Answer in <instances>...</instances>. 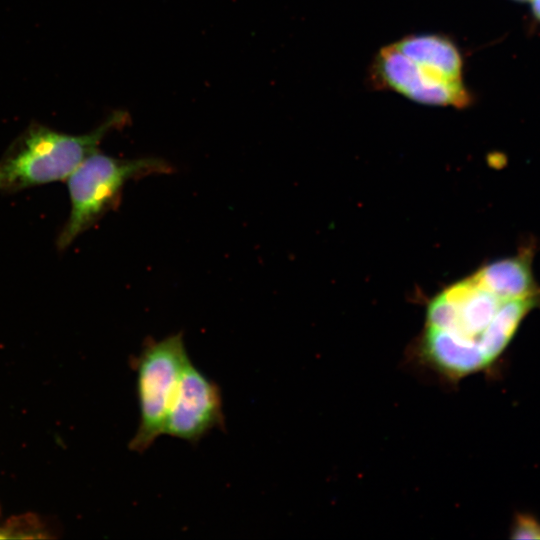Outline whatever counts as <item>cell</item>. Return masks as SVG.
Returning a JSON list of instances; mask_svg holds the SVG:
<instances>
[{
	"instance_id": "cell-1",
	"label": "cell",
	"mask_w": 540,
	"mask_h": 540,
	"mask_svg": "<svg viewBox=\"0 0 540 540\" xmlns=\"http://www.w3.org/2000/svg\"><path fill=\"white\" fill-rule=\"evenodd\" d=\"M127 111L116 110L93 131L70 135L39 123L30 124L0 159V191L14 193L67 180L114 129L127 125Z\"/></svg>"
},
{
	"instance_id": "cell-3",
	"label": "cell",
	"mask_w": 540,
	"mask_h": 540,
	"mask_svg": "<svg viewBox=\"0 0 540 540\" xmlns=\"http://www.w3.org/2000/svg\"><path fill=\"white\" fill-rule=\"evenodd\" d=\"M171 171V165L158 157L119 159L99 150L91 154L67 178L71 209L57 237L58 249L69 247L118 206L126 183Z\"/></svg>"
},
{
	"instance_id": "cell-4",
	"label": "cell",
	"mask_w": 540,
	"mask_h": 540,
	"mask_svg": "<svg viewBox=\"0 0 540 540\" xmlns=\"http://www.w3.org/2000/svg\"><path fill=\"white\" fill-rule=\"evenodd\" d=\"M189 360L181 332L147 340L133 359L139 424L128 444L131 451L145 452L163 435L169 408Z\"/></svg>"
},
{
	"instance_id": "cell-2",
	"label": "cell",
	"mask_w": 540,
	"mask_h": 540,
	"mask_svg": "<svg viewBox=\"0 0 540 540\" xmlns=\"http://www.w3.org/2000/svg\"><path fill=\"white\" fill-rule=\"evenodd\" d=\"M368 82L374 89L395 92L423 105L463 109L474 101L459 67L421 46L402 50L392 43L383 46L369 66Z\"/></svg>"
},
{
	"instance_id": "cell-8",
	"label": "cell",
	"mask_w": 540,
	"mask_h": 540,
	"mask_svg": "<svg viewBox=\"0 0 540 540\" xmlns=\"http://www.w3.org/2000/svg\"><path fill=\"white\" fill-rule=\"evenodd\" d=\"M512 532L513 539H540V524L530 516L519 515Z\"/></svg>"
},
{
	"instance_id": "cell-6",
	"label": "cell",
	"mask_w": 540,
	"mask_h": 540,
	"mask_svg": "<svg viewBox=\"0 0 540 540\" xmlns=\"http://www.w3.org/2000/svg\"><path fill=\"white\" fill-rule=\"evenodd\" d=\"M473 279L501 300L538 296L528 252L497 260L479 269Z\"/></svg>"
},
{
	"instance_id": "cell-9",
	"label": "cell",
	"mask_w": 540,
	"mask_h": 540,
	"mask_svg": "<svg viewBox=\"0 0 540 540\" xmlns=\"http://www.w3.org/2000/svg\"><path fill=\"white\" fill-rule=\"evenodd\" d=\"M530 19L536 26H540V0H530Z\"/></svg>"
},
{
	"instance_id": "cell-5",
	"label": "cell",
	"mask_w": 540,
	"mask_h": 540,
	"mask_svg": "<svg viewBox=\"0 0 540 540\" xmlns=\"http://www.w3.org/2000/svg\"><path fill=\"white\" fill-rule=\"evenodd\" d=\"M225 427L220 387L189 360L169 408L163 435L196 443Z\"/></svg>"
},
{
	"instance_id": "cell-7",
	"label": "cell",
	"mask_w": 540,
	"mask_h": 540,
	"mask_svg": "<svg viewBox=\"0 0 540 540\" xmlns=\"http://www.w3.org/2000/svg\"><path fill=\"white\" fill-rule=\"evenodd\" d=\"M538 300V296L502 300L480 342L488 365L503 352L522 319L537 305Z\"/></svg>"
},
{
	"instance_id": "cell-10",
	"label": "cell",
	"mask_w": 540,
	"mask_h": 540,
	"mask_svg": "<svg viewBox=\"0 0 540 540\" xmlns=\"http://www.w3.org/2000/svg\"><path fill=\"white\" fill-rule=\"evenodd\" d=\"M511 1H514V2H517V3H529L530 0H511Z\"/></svg>"
}]
</instances>
